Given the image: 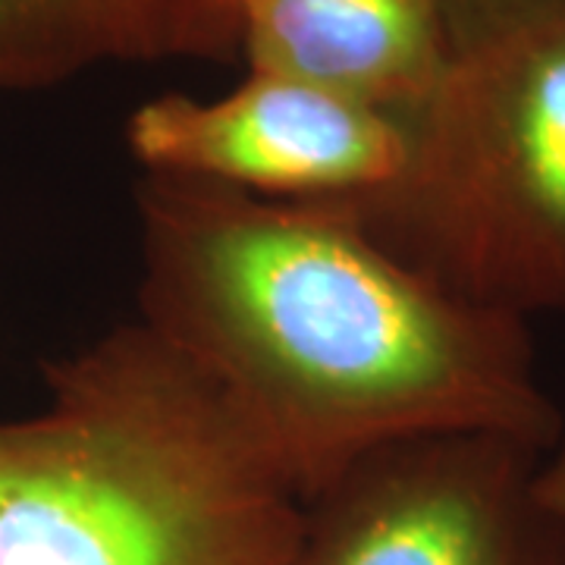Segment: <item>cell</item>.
<instances>
[{
  "label": "cell",
  "instance_id": "obj_2",
  "mask_svg": "<svg viewBox=\"0 0 565 565\" xmlns=\"http://www.w3.org/2000/svg\"><path fill=\"white\" fill-rule=\"evenodd\" d=\"M302 525L239 405L141 318L0 422V565H292Z\"/></svg>",
  "mask_w": 565,
  "mask_h": 565
},
{
  "label": "cell",
  "instance_id": "obj_7",
  "mask_svg": "<svg viewBox=\"0 0 565 565\" xmlns=\"http://www.w3.org/2000/svg\"><path fill=\"white\" fill-rule=\"evenodd\" d=\"M161 61H243L233 0H0V88Z\"/></svg>",
  "mask_w": 565,
  "mask_h": 565
},
{
  "label": "cell",
  "instance_id": "obj_5",
  "mask_svg": "<svg viewBox=\"0 0 565 565\" xmlns=\"http://www.w3.org/2000/svg\"><path fill=\"white\" fill-rule=\"evenodd\" d=\"M145 173L230 185L277 202H352L403 170L405 122L321 85L248 70L221 98L167 92L126 122Z\"/></svg>",
  "mask_w": 565,
  "mask_h": 565
},
{
  "label": "cell",
  "instance_id": "obj_3",
  "mask_svg": "<svg viewBox=\"0 0 565 565\" xmlns=\"http://www.w3.org/2000/svg\"><path fill=\"white\" fill-rule=\"evenodd\" d=\"M403 170L345 207L465 302L565 315V0H449Z\"/></svg>",
  "mask_w": 565,
  "mask_h": 565
},
{
  "label": "cell",
  "instance_id": "obj_4",
  "mask_svg": "<svg viewBox=\"0 0 565 565\" xmlns=\"http://www.w3.org/2000/svg\"><path fill=\"white\" fill-rule=\"evenodd\" d=\"M550 449L509 434L374 449L305 503L292 565H565Z\"/></svg>",
  "mask_w": 565,
  "mask_h": 565
},
{
  "label": "cell",
  "instance_id": "obj_1",
  "mask_svg": "<svg viewBox=\"0 0 565 565\" xmlns=\"http://www.w3.org/2000/svg\"><path fill=\"white\" fill-rule=\"evenodd\" d=\"M139 318L239 405L305 503L437 434L556 446L527 321L446 292L333 202L141 173Z\"/></svg>",
  "mask_w": 565,
  "mask_h": 565
},
{
  "label": "cell",
  "instance_id": "obj_8",
  "mask_svg": "<svg viewBox=\"0 0 565 565\" xmlns=\"http://www.w3.org/2000/svg\"><path fill=\"white\" fill-rule=\"evenodd\" d=\"M541 484H544L546 497L565 512V437L550 449L544 471H541Z\"/></svg>",
  "mask_w": 565,
  "mask_h": 565
},
{
  "label": "cell",
  "instance_id": "obj_6",
  "mask_svg": "<svg viewBox=\"0 0 565 565\" xmlns=\"http://www.w3.org/2000/svg\"><path fill=\"white\" fill-rule=\"evenodd\" d=\"M248 70L321 85L403 120L444 70L449 0H233Z\"/></svg>",
  "mask_w": 565,
  "mask_h": 565
}]
</instances>
